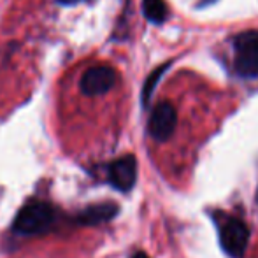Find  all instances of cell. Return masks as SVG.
<instances>
[{
	"label": "cell",
	"instance_id": "cell-1",
	"mask_svg": "<svg viewBox=\"0 0 258 258\" xmlns=\"http://www.w3.org/2000/svg\"><path fill=\"white\" fill-rule=\"evenodd\" d=\"M58 211L46 201L32 199L18 211L13 221V232L18 235H42L48 234L56 225Z\"/></svg>",
	"mask_w": 258,
	"mask_h": 258
},
{
	"label": "cell",
	"instance_id": "cell-2",
	"mask_svg": "<svg viewBox=\"0 0 258 258\" xmlns=\"http://www.w3.org/2000/svg\"><path fill=\"white\" fill-rule=\"evenodd\" d=\"M214 223L220 234V244L230 258H244L249 241V228L242 220L227 213L214 214Z\"/></svg>",
	"mask_w": 258,
	"mask_h": 258
},
{
	"label": "cell",
	"instance_id": "cell-3",
	"mask_svg": "<svg viewBox=\"0 0 258 258\" xmlns=\"http://www.w3.org/2000/svg\"><path fill=\"white\" fill-rule=\"evenodd\" d=\"M234 72L242 79H258V30H246L232 39Z\"/></svg>",
	"mask_w": 258,
	"mask_h": 258
},
{
	"label": "cell",
	"instance_id": "cell-4",
	"mask_svg": "<svg viewBox=\"0 0 258 258\" xmlns=\"http://www.w3.org/2000/svg\"><path fill=\"white\" fill-rule=\"evenodd\" d=\"M105 177L107 183L118 191L128 194L137 181V158L134 155H123L112 160L105 167Z\"/></svg>",
	"mask_w": 258,
	"mask_h": 258
},
{
	"label": "cell",
	"instance_id": "cell-5",
	"mask_svg": "<svg viewBox=\"0 0 258 258\" xmlns=\"http://www.w3.org/2000/svg\"><path fill=\"white\" fill-rule=\"evenodd\" d=\"M177 125V112L170 102L156 104L148 121V132L156 143H165L174 134Z\"/></svg>",
	"mask_w": 258,
	"mask_h": 258
},
{
	"label": "cell",
	"instance_id": "cell-6",
	"mask_svg": "<svg viewBox=\"0 0 258 258\" xmlns=\"http://www.w3.org/2000/svg\"><path fill=\"white\" fill-rule=\"evenodd\" d=\"M118 81V74L114 69L107 67V65H99V67H92L81 76L79 81V88L86 97H97L104 95Z\"/></svg>",
	"mask_w": 258,
	"mask_h": 258
},
{
	"label": "cell",
	"instance_id": "cell-7",
	"mask_svg": "<svg viewBox=\"0 0 258 258\" xmlns=\"http://www.w3.org/2000/svg\"><path fill=\"white\" fill-rule=\"evenodd\" d=\"M119 213V207L116 202H100V204H92L79 211L76 216V223L83 227H97V225L107 223L114 220Z\"/></svg>",
	"mask_w": 258,
	"mask_h": 258
},
{
	"label": "cell",
	"instance_id": "cell-8",
	"mask_svg": "<svg viewBox=\"0 0 258 258\" xmlns=\"http://www.w3.org/2000/svg\"><path fill=\"white\" fill-rule=\"evenodd\" d=\"M143 14L148 21L155 25H160L167 20L169 9L163 0H143Z\"/></svg>",
	"mask_w": 258,
	"mask_h": 258
},
{
	"label": "cell",
	"instance_id": "cell-9",
	"mask_svg": "<svg viewBox=\"0 0 258 258\" xmlns=\"http://www.w3.org/2000/svg\"><path fill=\"white\" fill-rule=\"evenodd\" d=\"M170 67V61H167V63L160 65L158 69H155L153 72H151L150 76H148V79L144 81V86H143V93H141V100H143V105L146 107L148 104H150L151 97H153V92L156 88V85H158V81L162 79V76L165 74V71Z\"/></svg>",
	"mask_w": 258,
	"mask_h": 258
},
{
	"label": "cell",
	"instance_id": "cell-10",
	"mask_svg": "<svg viewBox=\"0 0 258 258\" xmlns=\"http://www.w3.org/2000/svg\"><path fill=\"white\" fill-rule=\"evenodd\" d=\"M58 4L61 6H72V4H79V2H85V0H56Z\"/></svg>",
	"mask_w": 258,
	"mask_h": 258
},
{
	"label": "cell",
	"instance_id": "cell-11",
	"mask_svg": "<svg viewBox=\"0 0 258 258\" xmlns=\"http://www.w3.org/2000/svg\"><path fill=\"white\" fill-rule=\"evenodd\" d=\"M132 258H150V256H148L144 251H137V253H134Z\"/></svg>",
	"mask_w": 258,
	"mask_h": 258
},
{
	"label": "cell",
	"instance_id": "cell-12",
	"mask_svg": "<svg viewBox=\"0 0 258 258\" xmlns=\"http://www.w3.org/2000/svg\"><path fill=\"white\" fill-rule=\"evenodd\" d=\"M256 202H258V191H256Z\"/></svg>",
	"mask_w": 258,
	"mask_h": 258
}]
</instances>
